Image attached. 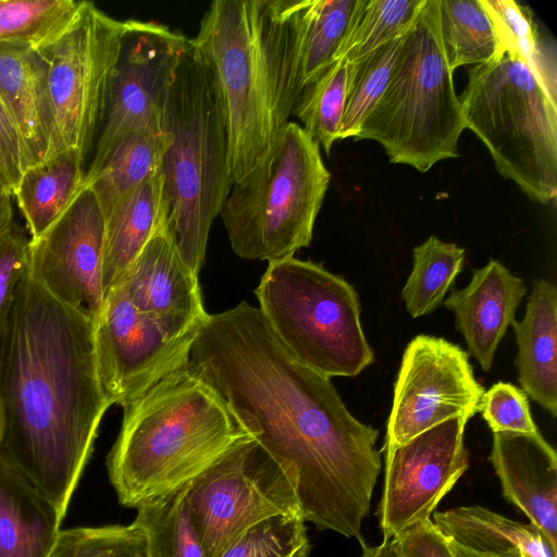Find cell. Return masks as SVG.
I'll use <instances>...</instances> for the list:
<instances>
[{
  "label": "cell",
  "mask_w": 557,
  "mask_h": 557,
  "mask_svg": "<svg viewBox=\"0 0 557 557\" xmlns=\"http://www.w3.org/2000/svg\"><path fill=\"white\" fill-rule=\"evenodd\" d=\"M29 242L25 230L14 220L0 228V379L16 301L28 274Z\"/></svg>",
  "instance_id": "obj_38"
},
{
  "label": "cell",
  "mask_w": 557,
  "mask_h": 557,
  "mask_svg": "<svg viewBox=\"0 0 557 557\" xmlns=\"http://www.w3.org/2000/svg\"><path fill=\"white\" fill-rule=\"evenodd\" d=\"M401 39L386 42L361 59L349 62L338 140L357 135L363 119L385 90Z\"/></svg>",
  "instance_id": "obj_34"
},
{
  "label": "cell",
  "mask_w": 557,
  "mask_h": 557,
  "mask_svg": "<svg viewBox=\"0 0 557 557\" xmlns=\"http://www.w3.org/2000/svg\"><path fill=\"white\" fill-rule=\"evenodd\" d=\"M310 541L300 516H276L245 531L218 557H308Z\"/></svg>",
  "instance_id": "obj_37"
},
{
  "label": "cell",
  "mask_w": 557,
  "mask_h": 557,
  "mask_svg": "<svg viewBox=\"0 0 557 557\" xmlns=\"http://www.w3.org/2000/svg\"><path fill=\"white\" fill-rule=\"evenodd\" d=\"M460 102L466 128L490 151L499 174L531 199L557 196V102L532 69L505 53L474 65Z\"/></svg>",
  "instance_id": "obj_7"
},
{
  "label": "cell",
  "mask_w": 557,
  "mask_h": 557,
  "mask_svg": "<svg viewBox=\"0 0 557 557\" xmlns=\"http://www.w3.org/2000/svg\"><path fill=\"white\" fill-rule=\"evenodd\" d=\"M196 334L171 336L131 302L120 284L112 287L94 322L98 374L110 406L125 408L169 374L187 368Z\"/></svg>",
  "instance_id": "obj_13"
},
{
  "label": "cell",
  "mask_w": 557,
  "mask_h": 557,
  "mask_svg": "<svg viewBox=\"0 0 557 557\" xmlns=\"http://www.w3.org/2000/svg\"><path fill=\"white\" fill-rule=\"evenodd\" d=\"M440 34L450 69L499 60L504 48L483 0H438Z\"/></svg>",
  "instance_id": "obj_28"
},
{
  "label": "cell",
  "mask_w": 557,
  "mask_h": 557,
  "mask_svg": "<svg viewBox=\"0 0 557 557\" xmlns=\"http://www.w3.org/2000/svg\"><path fill=\"white\" fill-rule=\"evenodd\" d=\"M330 180L319 145L289 122L271 159L233 184L221 208L234 252L270 262L308 247Z\"/></svg>",
  "instance_id": "obj_9"
},
{
  "label": "cell",
  "mask_w": 557,
  "mask_h": 557,
  "mask_svg": "<svg viewBox=\"0 0 557 557\" xmlns=\"http://www.w3.org/2000/svg\"><path fill=\"white\" fill-rule=\"evenodd\" d=\"M448 542H449L450 550H451L454 557H513V556H495V555L480 554V553H475L470 549H467V548L454 543L450 540H448Z\"/></svg>",
  "instance_id": "obj_44"
},
{
  "label": "cell",
  "mask_w": 557,
  "mask_h": 557,
  "mask_svg": "<svg viewBox=\"0 0 557 557\" xmlns=\"http://www.w3.org/2000/svg\"><path fill=\"white\" fill-rule=\"evenodd\" d=\"M124 30L125 21L85 1L72 25L39 51L48 67L61 148L76 151L84 162L100 133Z\"/></svg>",
  "instance_id": "obj_11"
},
{
  "label": "cell",
  "mask_w": 557,
  "mask_h": 557,
  "mask_svg": "<svg viewBox=\"0 0 557 557\" xmlns=\"http://www.w3.org/2000/svg\"><path fill=\"white\" fill-rule=\"evenodd\" d=\"M259 310L304 366L331 379L357 376L373 362L354 286L312 261H270L255 290Z\"/></svg>",
  "instance_id": "obj_8"
},
{
  "label": "cell",
  "mask_w": 557,
  "mask_h": 557,
  "mask_svg": "<svg viewBox=\"0 0 557 557\" xmlns=\"http://www.w3.org/2000/svg\"><path fill=\"white\" fill-rule=\"evenodd\" d=\"M404 557H454L449 542L431 519L394 537Z\"/></svg>",
  "instance_id": "obj_40"
},
{
  "label": "cell",
  "mask_w": 557,
  "mask_h": 557,
  "mask_svg": "<svg viewBox=\"0 0 557 557\" xmlns=\"http://www.w3.org/2000/svg\"><path fill=\"white\" fill-rule=\"evenodd\" d=\"M103 215L102 283L106 296L163 226L160 174L120 198Z\"/></svg>",
  "instance_id": "obj_23"
},
{
  "label": "cell",
  "mask_w": 557,
  "mask_h": 557,
  "mask_svg": "<svg viewBox=\"0 0 557 557\" xmlns=\"http://www.w3.org/2000/svg\"><path fill=\"white\" fill-rule=\"evenodd\" d=\"M84 163L76 151L63 150L23 172L13 197L30 240L57 222L85 187Z\"/></svg>",
  "instance_id": "obj_26"
},
{
  "label": "cell",
  "mask_w": 557,
  "mask_h": 557,
  "mask_svg": "<svg viewBox=\"0 0 557 557\" xmlns=\"http://www.w3.org/2000/svg\"><path fill=\"white\" fill-rule=\"evenodd\" d=\"M300 0H214L190 41L223 98L233 184L263 166L296 107L293 62Z\"/></svg>",
  "instance_id": "obj_3"
},
{
  "label": "cell",
  "mask_w": 557,
  "mask_h": 557,
  "mask_svg": "<svg viewBox=\"0 0 557 557\" xmlns=\"http://www.w3.org/2000/svg\"><path fill=\"white\" fill-rule=\"evenodd\" d=\"M13 196L0 184V228L11 223L13 219Z\"/></svg>",
  "instance_id": "obj_43"
},
{
  "label": "cell",
  "mask_w": 557,
  "mask_h": 557,
  "mask_svg": "<svg viewBox=\"0 0 557 557\" xmlns=\"http://www.w3.org/2000/svg\"><path fill=\"white\" fill-rule=\"evenodd\" d=\"M518 346L515 366L522 391L557 414V289L550 282L534 281L521 321L511 323Z\"/></svg>",
  "instance_id": "obj_21"
},
{
  "label": "cell",
  "mask_w": 557,
  "mask_h": 557,
  "mask_svg": "<svg viewBox=\"0 0 557 557\" xmlns=\"http://www.w3.org/2000/svg\"><path fill=\"white\" fill-rule=\"evenodd\" d=\"M463 417L384 448L385 473L376 516L383 540L424 522L469 468Z\"/></svg>",
  "instance_id": "obj_15"
},
{
  "label": "cell",
  "mask_w": 557,
  "mask_h": 557,
  "mask_svg": "<svg viewBox=\"0 0 557 557\" xmlns=\"http://www.w3.org/2000/svg\"><path fill=\"white\" fill-rule=\"evenodd\" d=\"M104 215L86 186L39 238L29 242L28 275L59 302L97 319L104 299Z\"/></svg>",
  "instance_id": "obj_16"
},
{
  "label": "cell",
  "mask_w": 557,
  "mask_h": 557,
  "mask_svg": "<svg viewBox=\"0 0 557 557\" xmlns=\"http://www.w3.org/2000/svg\"><path fill=\"white\" fill-rule=\"evenodd\" d=\"M117 284L140 312L171 336L195 334L208 314L198 275L185 263L164 226L148 240Z\"/></svg>",
  "instance_id": "obj_17"
},
{
  "label": "cell",
  "mask_w": 557,
  "mask_h": 557,
  "mask_svg": "<svg viewBox=\"0 0 557 557\" xmlns=\"http://www.w3.org/2000/svg\"><path fill=\"white\" fill-rule=\"evenodd\" d=\"M488 460L503 496L519 508L557 553V455L540 432L493 433Z\"/></svg>",
  "instance_id": "obj_18"
},
{
  "label": "cell",
  "mask_w": 557,
  "mask_h": 557,
  "mask_svg": "<svg viewBox=\"0 0 557 557\" xmlns=\"http://www.w3.org/2000/svg\"><path fill=\"white\" fill-rule=\"evenodd\" d=\"M168 139L162 128H141L127 134L111 151L88 183L103 214L123 196L158 174Z\"/></svg>",
  "instance_id": "obj_27"
},
{
  "label": "cell",
  "mask_w": 557,
  "mask_h": 557,
  "mask_svg": "<svg viewBox=\"0 0 557 557\" xmlns=\"http://www.w3.org/2000/svg\"><path fill=\"white\" fill-rule=\"evenodd\" d=\"M187 484L136 507L133 523L144 533L150 557H208L193 522Z\"/></svg>",
  "instance_id": "obj_29"
},
{
  "label": "cell",
  "mask_w": 557,
  "mask_h": 557,
  "mask_svg": "<svg viewBox=\"0 0 557 557\" xmlns=\"http://www.w3.org/2000/svg\"><path fill=\"white\" fill-rule=\"evenodd\" d=\"M161 126L168 139L159 171L163 226L198 275L211 225L233 181L220 86L210 62L189 38L173 74Z\"/></svg>",
  "instance_id": "obj_5"
},
{
  "label": "cell",
  "mask_w": 557,
  "mask_h": 557,
  "mask_svg": "<svg viewBox=\"0 0 557 557\" xmlns=\"http://www.w3.org/2000/svg\"><path fill=\"white\" fill-rule=\"evenodd\" d=\"M463 129L454 71L440 34L438 0H425L401 39L385 90L354 138L375 140L391 162L428 172L459 156Z\"/></svg>",
  "instance_id": "obj_6"
},
{
  "label": "cell",
  "mask_w": 557,
  "mask_h": 557,
  "mask_svg": "<svg viewBox=\"0 0 557 557\" xmlns=\"http://www.w3.org/2000/svg\"><path fill=\"white\" fill-rule=\"evenodd\" d=\"M433 523L448 540L480 554L557 557L533 524H522L481 506L433 512Z\"/></svg>",
  "instance_id": "obj_25"
},
{
  "label": "cell",
  "mask_w": 557,
  "mask_h": 557,
  "mask_svg": "<svg viewBox=\"0 0 557 557\" xmlns=\"http://www.w3.org/2000/svg\"><path fill=\"white\" fill-rule=\"evenodd\" d=\"M483 393L467 351L442 337L416 336L404 351L395 381L384 448L449 419L472 418Z\"/></svg>",
  "instance_id": "obj_14"
},
{
  "label": "cell",
  "mask_w": 557,
  "mask_h": 557,
  "mask_svg": "<svg viewBox=\"0 0 557 557\" xmlns=\"http://www.w3.org/2000/svg\"><path fill=\"white\" fill-rule=\"evenodd\" d=\"M360 546L361 554L359 557H404L394 539L383 540L381 544L375 546H370L367 543Z\"/></svg>",
  "instance_id": "obj_42"
},
{
  "label": "cell",
  "mask_w": 557,
  "mask_h": 557,
  "mask_svg": "<svg viewBox=\"0 0 557 557\" xmlns=\"http://www.w3.org/2000/svg\"><path fill=\"white\" fill-rule=\"evenodd\" d=\"M527 293L522 278L498 260H490L473 271L470 283L444 300L454 312L456 329L462 334L468 352L488 371L518 306Z\"/></svg>",
  "instance_id": "obj_20"
},
{
  "label": "cell",
  "mask_w": 557,
  "mask_h": 557,
  "mask_svg": "<svg viewBox=\"0 0 557 557\" xmlns=\"http://www.w3.org/2000/svg\"><path fill=\"white\" fill-rule=\"evenodd\" d=\"M109 407L94 322L27 274L1 371L0 461L64 517Z\"/></svg>",
  "instance_id": "obj_2"
},
{
  "label": "cell",
  "mask_w": 557,
  "mask_h": 557,
  "mask_svg": "<svg viewBox=\"0 0 557 557\" xmlns=\"http://www.w3.org/2000/svg\"><path fill=\"white\" fill-rule=\"evenodd\" d=\"M349 62L337 59L301 92L294 114L326 154L336 140L344 112Z\"/></svg>",
  "instance_id": "obj_33"
},
{
  "label": "cell",
  "mask_w": 557,
  "mask_h": 557,
  "mask_svg": "<svg viewBox=\"0 0 557 557\" xmlns=\"http://www.w3.org/2000/svg\"><path fill=\"white\" fill-rule=\"evenodd\" d=\"M62 519L47 497L0 461V557H48Z\"/></svg>",
  "instance_id": "obj_22"
},
{
  "label": "cell",
  "mask_w": 557,
  "mask_h": 557,
  "mask_svg": "<svg viewBox=\"0 0 557 557\" xmlns=\"http://www.w3.org/2000/svg\"><path fill=\"white\" fill-rule=\"evenodd\" d=\"M465 249L435 236L414 247L412 270L401 290L408 313L419 318L433 312L462 271Z\"/></svg>",
  "instance_id": "obj_30"
},
{
  "label": "cell",
  "mask_w": 557,
  "mask_h": 557,
  "mask_svg": "<svg viewBox=\"0 0 557 557\" xmlns=\"http://www.w3.org/2000/svg\"><path fill=\"white\" fill-rule=\"evenodd\" d=\"M123 410L107 468L128 508L183 487L248 436L219 393L188 367Z\"/></svg>",
  "instance_id": "obj_4"
},
{
  "label": "cell",
  "mask_w": 557,
  "mask_h": 557,
  "mask_svg": "<svg viewBox=\"0 0 557 557\" xmlns=\"http://www.w3.org/2000/svg\"><path fill=\"white\" fill-rule=\"evenodd\" d=\"M187 39L182 33L154 21H125L121 51L85 185L127 134L141 128H162L168 91Z\"/></svg>",
  "instance_id": "obj_12"
},
{
  "label": "cell",
  "mask_w": 557,
  "mask_h": 557,
  "mask_svg": "<svg viewBox=\"0 0 557 557\" xmlns=\"http://www.w3.org/2000/svg\"><path fill=\"white\" fill-rule=\"evenodd\" d=\"M188 368L293 470L305 522L366 543L361 525L382 468L379 431L350 413L331 379L300 363L246 301L206 315Z\"/></svg>",
  "instance_id": "obj_1"
},
{
  "label": "cell",
  "mask_w": 557,
  "mask_h": 557,
  "mask_svg": "<svg viewBox=\"0 0 557 557\" xmlns=\"http://www.w3.org/2000/svg\"><path fill=\"white\" fill-rule=\"evenodd\" d=\"M23 172L24 159L20 138L0 101V184L12 196Z\"/></svg>",
  "instance_id": "obj_41"
},
{
  "label": "cell",
  "mask_w": 557,
  "mask_h": 557,
  "mask_svg": "<svg viewBox=\"0 0 557 557\" xmlns=\"http://www.w3.org/2000/svg\"><path fill=\"white\" fill-rule=\"evenodd\" d=\"M361 2L300 0L296 14L293 62V92L296 102L304 89L337 60Z\"/></svg>",
  "instance_id": "obj_24"
},
{
  "label": "cell",
  "mask_w": 557,
  "mask_h": 557,
  "mask_svg": "<svg viewBox=\"0 0 557 557\" xmlns=\"http://www.w3.org/2000/svg\"><path fill=\"white\" fill-rule=\"evenodd\" d=\"M85 1L0 0V44L41 51L75 21Z\"/></svg>",
  "instance_id": "obj_31"
},
{
  "label": "cell",
  "mask_w": 557,
  "mask_h": 557,
  "mask_svg": "<svg viewBox=\"0 0 557 557\" xmlns=\"http://www.w3.org/2000/svg\"><path fill=\"white\" fill-rule=\"evenodd\" d=\"M491 12L505 53L524 61L556 96V72L540 48L531 16L512 0H483Z\"/></svg>",
  "instance_id": "obj_36"
},
{
  "label": "cell",
  "mask_w": 557,
  "mask_h": 557,
  "mask_svg": "<svg viewBox=\"0 0 557 557\" xmlns=\"http://www.w3.org/2000/svg\"><path fill=\"white\" fill-rule=\"evenodd\" d=\"M186 502L208 557L264 520L301 517L295 473L250 435L187 483Z\"/></svg>",
  "instance_id": "obj_10"
},
{
  "label": "cell",
  "mask_w": 557,
  "mask_h": 557,
  "mask_svg": "<svg viewBox=\"0 0 557 557\" xmlns=\"http://www.w3.org/2000/svg\"><path fill=\"white\" fill-rule=\"evenodd\" d=\"M48 557H150L143 531L128 525L61 530Z\"/></svg>",
  "instance_id": "obj_35"
},
{
  "label": "cell",
  "mask_w": 557,
  "mask_h": 557,
  "mask_svg": "<svg viewBox=\"0 0 557 557\" xmlns=\"http://www.w3.org/2000/svg\"><path fill=\"white\" fill-rule=\"evenodd\" d=\"M479 411L493 433L540 432L532 418L527 394L510 383L498 382L484 392Z\"/></svg>",
  "instance_id": "obj_39"
},
{
  "label": "cell",
  "mask_w": 557,
  "mask_h": 557,
  "mask_svg": "<svg viewBox=\"0 0 557 557\" xmlns=\"http://www.w3.org/2000/svg\"><path fill=\"white\" fill-rule=\"evenodd\" d=\"M0 101L17 132L24 171L62 150L46 60L27 46L0 44Z\"/></svg>",
  "instance_id": "obj_19"
},
{
  "label": "cell",
  "mask_w": 557,
  "mask_h": 557,
  "mask_svg": "<svg viewBox=\"0 0 557 557\" xmlns=\"http://www.w3.org/2000/svg\"><path fill=\"white\" fill-rule=\"evenodd\" d=\"M425 0H362L338 58L355 62L376 48L403 38Z\"/></svg>",
  "instance_id": "obj_32"
}]
</instances>
